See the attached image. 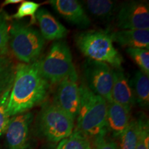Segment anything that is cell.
Returning <instances> with one entry per match:
<instances>
[{
	"instance_id": "1",
	"label": "cell",
	"mask_w": 149,
	"mask_h": 149,
	"mask_svg": "<svg viewBox=\"0 0 149 149\" xmlns=\"http://www.w3.org/2000/svg\"><path fill=\"white\" fill-rule=\"evenodd\" d=\"M49 87L50 84L41 73L38 60L17 65L8 104L10 117L29 112L42 103Z\"/></svg>"
},
{
	"instance_id": "2",
	"label": "cell",
	"mask_w": 149,
	"mask_h": 149,
	"mask_svg": "<svg viewBox=\"0 0 149 149\" xmlns=\"http://www.w3.org/2000/svg\"><path fill=\"white\" fill-rule=\"evenodd\" d=\"M79 88L80 105L76 130L94 138L107 133V102L86 85L79 86Z\"/></svg>"
},
{
	"instance_id": "3",
	"label": "cell",
	"mask_w": 149,
	"mask_h": 149,
	"mask_svg": "<svg viewBox=\"0 0 149 149\" xmlns=\"http://www.w3.org/2000/svg\"><path fill=\"white\" fill-rule=\"evenodd\" d=\"M78 48L89 59L101 61L120 68L123 59L114 47L111 35L103 31H86L79 33L75 37Z\"/></svg>"
},
{
	"instance_id": "4",
	"label": "cell",
	"mask_w": 149,
	"mask_h": 149,
	"mask_svg": "<svg viewBox=\"0 0 149 149\" xmlns=\"http://www.w3.org/2000/svg\"><path fill=\"white\" fill-rule=\"evenodd\" d=\"M45 44V40L39 31L15 21L9 29V45L13 53L24 64L38 60Z\"/></svg>"
},
{
	"instance_id": "5",
	"label": "cell",
	"mask_w": 149,
	"mask_h": 149,
	"mask_svg": "<svg viewBox=\"0 0 149 149\" xmlns=\"http://www.w3.org/2000/svg\"><path fill=\"white\" fill-rule=\"evenodd\" d=\"M38 61L41 73L50 85L59 84L75 70L69 46L64 41L54 42L47 55Z\"/></svg>"
},
{
	"instance_id": "6",
	"label": "cell",
	"mask_w": 149,
	"mask_h": 149,
	"mask_svg": "<svg viewBox=\"0 0 149 149\" xmlns=\"http://www.w3.org/2000/svg\"><path fill=\"white\" fill-rule=\"evenodd\" d=\"M38 126L48 141L59 143L72 133L74 120L53 103L46 104L39 115Z\"/></svg>"
},
{
	"instance_id": "7",
	"label": "cell",
	"mask_w": 149,
	"mask_h": 149,
	"mask_svg": "<svg viewBox=\"0 0 149 149\" xmlns=\"http://www.w3.org/2000/svg\"><path fill=\"white\" fill-rule=\"evenodd\" d=\"M86 86L95 94L111 102L113 84V69L106 63L88 59L84 64Z\"/></svg>"
},
{
	"instance_id": "8",
	"label": "cell",
	"mask_w": 149,
	"mask_h": 149,
	"mask_svg": "<svg viewBox=\"0 0 149 149\" xmlns=\"http://www.w3.org/2000/svg\"><path fill=\"white\" fill-rule=\"evenodd\" d=\"M53 103L74 120L80 105V88L76 70L59 84Z\"/></svg>"
},
{
	"instance_id": "9",
	"label": "cell",
	"mask_w": 149,
	"mask_h": 149,
	"mask_svg": "<svg viewBox=\"0 0 149 149\" xmlns=\"http://www.w3.org/2000/svg\"><path fill=\"white\" fill-rule=\"evenodd\" d=\"M116 24L121 30H149L148 3L137 1L122 3L117 13Z\"/></svg>"
},
{
	"instance_id": "10",
	"label": "cell",
	"mask_w": 149,
	"mask_h": 149,
	"mask_svg": "<svg viewBox=\"0 0 149 149\" xmlns=\"http://www.w3.org/2000/svg\"><path fill=\"white\" fill-rule=\"evenodd\" d=\"M33 120V114L31 112L11 117L5 133L8 149H27L29 128Z\"/></svg>"
},
{
	"instance_id": "11",
	"label": "cell",
	"mask_w": 149,
	"mask_h": 149,
	"mask_svg": "<svg viewBox=\"0 0 149 149\" xmlns=\"http://www.w3.org/2000/svg\"><path fill=\"white\" fill-rule=\"evenodd\" d=\"M57 13L66 21L81 28L90 26L91 20L82 4L76 0H51L49 1Z\"/></svg>"
},
{
	"instance_id": "12",
	"label": "cell",
	"mask_w": 149,
	"mask_h": 149,
	"mask_svg": "<svg viewBox=\"0 0 149 149\" xmlns=\"http://www.w3.org/2000/svg\"><path fill=\"white\" fill-rule=\"evenodd\" d=\"M113 75L112 100L130 112L135 100L130 81L120 68L113 69Z\"/></svg>"
},
{
	"instance_id": "13",
	"label": "cell",
	"mask_w": 149,
	"mask_h": 149,
	"mask_svg": "<svg viewBox=\"0 0 149 149\" xmlns=\"http://www.w3.org/2000/svg\"><path fill=\"white\" fill-rule=\"evenodd\" d=\"M36 21L40 28V33L44 40L58 41L64 38L68 34V29L45 8L37 10Z\"/></svg>"
},
{
	"instance_id": "14",
	"label": "cell",
	"mask_w": 149,
	"mask_h": 149,
	"mask_svg": "<svg viewBox=\"0 0 149 149\" xmlns=\"http://www.w3.org/2000/svg\"><path fill=\"white\" fill-rule=\"evenodd\" d=\"M130 122V112L113 101L107 103V127L115 137H121Z\"/></svg>"
},
{
	"instance_id": "15",
	"label": "cell",
	"mask_w": 149,
	"mask_h": 149,
	"mask_svg": "<svg viewBox=\"0 0 149 149\" xmlns=\"http://www.w3.org/2000/svg\"><path fill=\"white\" fill-rule=\"evenodd\" d=\"M112 41L128 48H149V30H121L110 34Z\"/></svg>"
},
{
	"instance_id": "16",
	"label": "cell",
	"mask_w": 149,
	"mask_h": 149,
	"mask_svg": "<svg viewBox=\"0 0 149 149\" xmlns=\"http://www.w3.org/2000/svg\"><path fill=\"white\" fill-rule=\"evenodd\" d=\"M130 86L135 97V103L139 107L148 108L149 104V79L148 76L138 70L130 81Z\"/></svg>"
},
{
	"instance_id": "17",
	"label": "cell",
	"mask_w": 149,
	"mask_h": 149,
	"mask_svg": "<svg viewBox=\"0 0 149 149\" xmlns=\"http://www.w3.org/2000/svg\"><path fill=\"white\" fill-rule=\"evenodd\" d=\"M84 4L93 16L109 20L115 11V3L110 0H87Z\"/></svg>"
},
{
	"instance_id": "18",
	"label": "cell",
	"mask_w": 149,
	"mask_h": 149,
	"mask_svg": "<svg viewBox=\"0 0 149 149\" xmlns=\"http://www.w3.org/2000/svg\"><path fill=\"white\" fill-rule=\"evenodd\" d=\"M56 149H92L88 136L74 130L70 135L59 141Z\"/></svg>"
},
{
	"instance_id": "19",
	"label": "cell",
	"mask_w": 149,
	"mask_h": 149,
	"mask_svg": "<svg viewBox=\"0 0 149 149\" xmlns=\"http://www.w3.org/2000/svg\"><path fill=\"white\" fill-rule=\"evenodd\" d=\"M15 67L6 56L0 55V95L13 86Z\"/></svg>"
},
{
	"instance_id": "20",
	"label": "cell",
	"mask_w": 149,
	"mask_h": 149,
	"mask_svg": "<svg viewBox=\"0 0 149 149\" xmlns=\"http://www.w3.org/2000/svg\"><path fill=\"white\" fill-rule=\"evenodd\" d=\"M139 130V120H131L125 131L121 136L120 149H136Z\"/></svg>"
},
{
	"instance_id": "21",
	"label": "cell",
	"mask_w": 149,
	"mask_h": 149,
	"mask_svg": "<svg viewBox=\"0 0 149 149\" xmlns=\"http://www.w3.org/2000/svg\"><path fill=\"white\" fill-rule=\"evenodd\" d=\"M127 53L139 67L141 71L149 75V51L145 48H128Z\"/></svg>"
},
{
	"instance_id": "22",
	"label": "cell",
	"mask_w": 149,
	"mask_h": 149,
	"mask_svg": "<svg viewBox=\"0 0 149 149\" xmlns=\"http://www.w3.org/2000/svg\"><path fill=\"white\" fill-rule=\"evenodd\" d=\"M12 86L6 89L0 95V137L6 131L10 118L8 113V104Z\"/></svg>"
},
{
	"instance_id": "23",
	"label": "cell",
	"mask_w": 149,
	"mask_h": 149,
	"mask_svg": "<svg viewBox=\"0 0 149 149\" xmlns=\"http://www.w3.org/2000/svg\"><path fill=\"white\" fill-rule=\"evenodd\" d=\"M40 6V3L31 1H23L19 6L17 12L13 15L11 17L16 20H19L26 17H31L32 23L35 24L36 22L35 15Z\"/></svg>"
},
{
	"instance_id": "24",
	"label": "cell",
	"mask_w": 149,
	"mask_h": 149,
	"mask_svg": "<svg viewBox=\"0 0 149 149\" xmlns=\"http://www.w3.org/2000/svg\"><path fill=\"white\" fill-rule=\"evenodd\" d=\"M9 29L6 17L0 11V55L6 56L8 53Z\"/></svg>"
},
{
	"instance_id": "25",
	"label": "cell",
	"mask_w": 149,
	"mask_h": 149,
	"mask_svg": "<svg viewBox=\"0 0 149 149\" xmlns=\"http://www.w3.org/2000/svg\"><path fill=\"white\" fill-rule=\"evenodd\" d=\"M139 130L136 149H149V126L148 120L144 115L138 119Z\"/></svg>"
},
{
	"instance_id": "26",
	"label": "cell",
	"mask_w": 149,
	"mask_h": 149,
	"mask_svg": "<svg viewBox=\"0 0 149 149\" xmlns=\"http://www.w3.org/2000/svg\"><path fill=\"white\" fill-rule=\"evenodd\" d=\"M107 134H102L95 137L92 149H120V146L115 141L108 138Z\"/></svg>"
},
{
	"instance_id": "27",
	"label": "cell",
	"mask_w": 149,
	"mask_h": 149,
	"mask_svg": "<svg viewBox=\"0 0 149 149\" xmlns=\"http://www.w3.org/2000/svg\"><path fill=\"white\" fill-rule=\"evenodd\" d=\"M22 0H6L2 3L1 5V7L5 6H8L10 4H15V3H22Z\"/></svg>"
}]
</instances>
